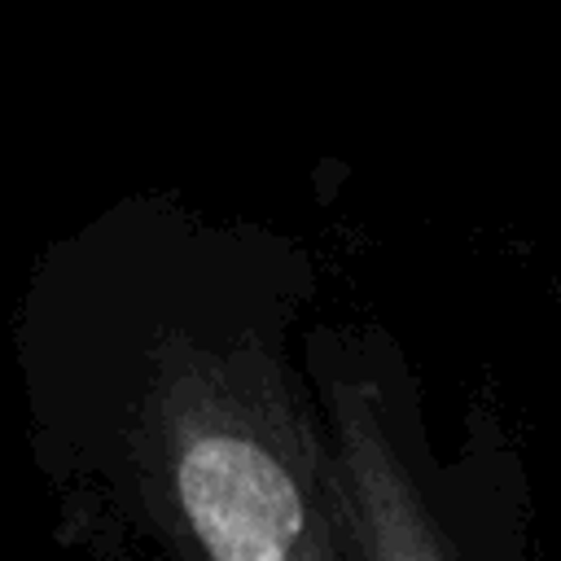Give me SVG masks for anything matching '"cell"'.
<instances>
[{
    "instance_id": "1",
    "label": "cell",
    "mask_w": 561,
    "mask_h": 561,
    "mask_svg": "<svg viewBox=\"0 0 561 561\" xmlns=\"http://www.w3.org/2000/svg\"><path fill=\"white\" fill-rule=\"evenodd\" d=\"M316 254L267 224L127 197L35 263L18 377L83 548L346 561L302 333Z\"/></svg>"
},
{
    "instance_id": "2",
    "label": "cell",
    "mask_w": 561,
    "mask_h": 561,
    "mask_svg": "<svg viewBox=\"0 0 561 561\" xmlns=\"http://www.w3.org/2000/svg\"><path fill=\"white\" fill-rule=\"evenodd\" d=\"M302 377L316 399L346 561H539V513L513 425L473 394L443 451L425 386L381 320L311 316Z\"/></svg>"
},
{
    "instance_id": "3",
    "label": "cell",
    "mask_w": 561,
    "mask_h": 561,
    "mask_svg": "<svg viewBox=\"0 0 561 561\" xmlns=\"http://www.w3.org/2000/svg\"><path fill=\"white\" fill-rule=\"evenodd\" d=\"M88 557H92V561H131L123 548H110V543H92Z\"/></svg>"
}]
</instances>
